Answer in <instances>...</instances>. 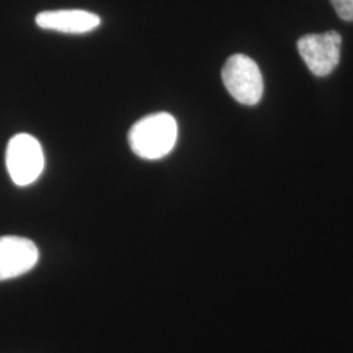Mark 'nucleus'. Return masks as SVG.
I'll return each mask as SVG.
<instances>
[{"label":"nucleus","mask_w":353,"mask_h":353,"mask_svg":"<svg viewBox=\"0 0 353 353\" xmlns=\"http://www.w3.org/2000/svg\"><path fill=\"white\" fill-rule=\"evenodd\" d=\"M223 83L230 96L242 105L252 106L263 96V77L258 64L243 54L228 58L221 71Z\"/></svg>","instance_id":"nucleus-2"},{"label":"nucleus","mask_w":353,"mask_h":353,"mask_svg":"<svg viewBox=\"0 0 353 353\" xmlns=\"http://www.w3.org/2000/svg\"><path fill=\"white\" fill-rule=\"evenodd\" d=\"M39 252L33 241L19 236L0 237V281L19 278L38 263Z\"/></svg>","instance_id":"nucleus-5"},{"label":"nucleus","mask_w":353,"mask_h":353,"mask_svg":"<svg viewBox=\"0 0 353 353\" xmlns=\"http://www.w3.org/2000/svg\"><path fill=\"white\" fill-rule=\"evenodd\" d=\"M341 37L335 30L306 34L299 39L297 49L313 75H330L341 61Z\"/></svg>","instance_id":"nucleus-4"},{"label":"nucleus","mask_w":353,"mask_h":353,"mask_svg":"<svg viewBox=\"0 0 353 353\" xmlns=\"http://www.w3.org/2000/svg\"><path fill=\"white\" fill-rule=\"evenodd\" d=\"M339 17L345 21H353V0H330Z\"/></svg>","instance_id":"nucleus-7"},{"label":"nucleus","mask_w":353,"mask_h":353,"mask_svg":"<svg viewBox=\"0 0 353 353\" xmlns=\"http://www.w3.org/2000/svg\"><path fill=\"white\" fill-rule=\"evenodd\" d=\"M6 165L14 185L23 188L36 182L45 168L39 141L29 134L14 135L7 145Z\"/></svg>","instance_id":"nucleus-3"},{"label":"nucleus","mask_w":353,"mask_h":353,"mask_svg":"<svg viewBox=\"0 0 353 353\" xmlns=\"http://www.w3.org/2000/svg\"><path fill=\"white\" fill-rule=\"evenodd\" d=\"M36 23L39 28L68 34H84L101 24V19L94 13L83 10H59L38 13Z\"/></svg>","instance_id":"nucleus-6"},{"label":"nucleus","mask_w":353,"mask_h":353,"mask_svg":"<svg viewBox=\"0 0 353 353\" xmlns=\"http://www.w3.org/2000/svg\"><path fill=\"white\" fill-rule=\"evenodd\" d=\"M178 126L172 114L154 113L139 119L128 132L131 150L140 159L160 160L174 148Z\"/></svg>","instance_id":"nucleus-1"}]
</instances>
